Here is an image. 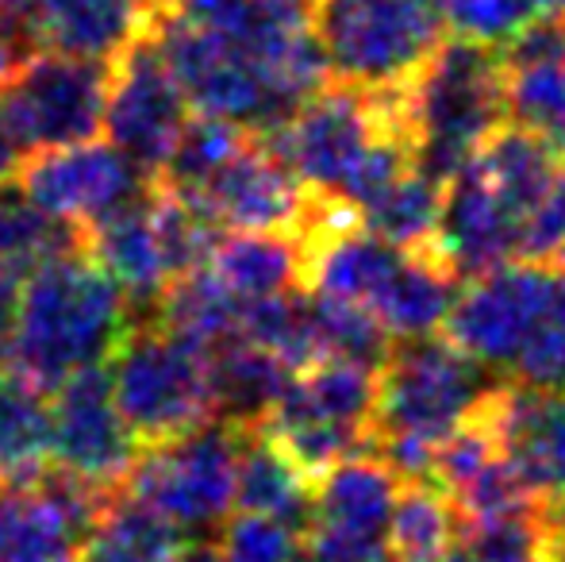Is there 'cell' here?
I'll list each match as a JSON object with an SVG mask.
<instances>
[{
	"label": "cell",
	"mask_w": 565,
	"mask_h": 562,
	"mask_svg": "<svg viewBox=\"0 0 565 562\" xmlns=\"http://www.w3.org/2000/svg\"><path fill=\"white\" fill-rule=\"evenodd\" d=\"M131 320L127 297L89 251H66L35 266L20 285L8 354L15 374L51 393L70 374L105 362Z\"/></svg>",
	"instance_id": "cell-1"
},
{
	"label": "cell",
	"mask_w": 565,
	"mask_h": 562,
	"mask_svg": "<svg viewBox=\"0 0 565 562\" xmlns=\"http://www.w3.org/2000/svg\"><path fill=\"white\" fill-rule=\"evenodd\" d=\"M401 108L412 166L447 185L508 116L500 46L443 43L401 89Z\"/></svg>",
	"instance_id": "cell-2"
},
{
	"label": "cell",
	"mask_w": 565,
	"mask_h": 562,
	"mask_svg": "<svg viewBox=\"0 0 565 562\" xmlns=\"http://www.w3.org/2000/svg\"><path fill=\"white\" fill-rule=\"evenodd\" d=\"M328 77L365 93L404 89L447 43L439 0H312Z\"/></svg>",
	"instance_id": "cell-3"
},
{
	"label": "cell",
	"mask_w": 565,
	"mask_h": 562,
	"mask_svg": "<svg viewBox=\"0 0 565 562\" xmlns=\"http://www.w3.org/2000/svg\"><path fill=\"white\" fill-rule=\"evenodd\" d=\"M105 367L113 401L139 447L178 439L216 421L209 354L158 328L150 316L127 324Z\"/></svg>",
	"instance_id": "cell-4"
},
{
	"label": "cell",
	"mask_w": 565,
	"mask_h": 562,
	"mask_svg": "<svg viewBox=\"0 0 565 562\" xmlns=\"http://www.w3.org/2000/svg\"><path fill=\"white\" fill-rule=\"evenodd\" d=\"M492 385L497 382H489V370L450 339H393L377 367L373 435L443 439L477 413Z\"/></svg>",
	"instance_id": "cell-5"
},
{
	"label": "cell",
	"mask_w": 565,
	"mask_h": 562,
	"mask_svg": "<svg viewBox=\"0 0 565 562\" xmlns=\"http://www.w3.org/2000/svg\"><path fill=\"white\" fill-rule=\"evenodd\" d=\"M243 427L209 421L178 439L139 447L124 489L181 532H212L235 505Z\"/></svg>",
	"instance_id": "cell-6"
},
{
	"label": "cell",
	"mask_w": 565,
	"mask_h": 562,
	"mask_svg": "<svg viewBox=\"0 0 565 562\" xmlns=\"http://www.w3.org/2000/svg\"><path fill=\"white\" fill-rule=\"evenodd\" d=\"M388 128H401L408 136L401 89L365 93L335 82L316 89L289 120L258 139L289 166V173L308 193L331 197L339 181L354 170L362 150Z\"/></svg>",
	"instance_id": "cell-7"
},
{
	"label": "cell",
	"mask_w": 565,
	"mask_h": 562,
	"mask_svg": "<svg viewBox=\"0 0 565 562\" xmlns=\"http://www.w3.org/2000/svg\"><path fill=\"white\" fill-rule=\"evenodd\" d=\"M108 62L31 51L0 85V113L23 150H54L100 136Z\"/></svg>",
	"instance_id": "cell-8"
},
{
	"label": "cell",
	"mask_w": 565,
	"mask_h": 562,
	"mask_svg": "<svg viewBox=\"0 0 565 562\" xmlns=\"http://www.w3.org/2000/svg\"><path fill=\"white\" fill-rule=\"evenodd\" d=\"M185 108V93L150 35L135 39L108 62L100 131H108V142L150 178L166 162L181 124L189 120Z\"/></svg>",
	"instance_id": "cell-9"
},
{
	"label": "cell",
	"mask_w": 565,
	"mask_h": 562,
	"mask_svg": "<svg viewBox=\"0 0 565 562\" xmlns=\"http://www.w3.org/2000/svg\"><path fill=\"white\" fill-rule=\"evenodd\" d=\"M139 443L124 424L108 367H85L51 390V466L97 489H119Z\"/></svg>",
	"instance_id": "cell-10"
},
{
	"label": "cell",
	"mask_w": 565,
	"mask_h": 562,
	"mask_svg": "<svg viewBox=\"0 0 565 562\" xmlns=\"http://www.w3.org/2000/svg\"><path fill=\"white\" fill-rule=\"evenodd\" d=\"M558 274L546 263H504L497 271L469 278L466 289H458L447 312V339L454 347L477 359L484 370H508L520 354L527 331L535 328L546 297L554 289Z\"/></svg>",
	"instance_id": "cell-11"
},
{
	"label": "cell",
	"mask_w": 565,
	"mask_h": 562,
	"mask_svg": "<svg viewBox=\"0 0 565 562\" xmlns=\"http://www.w3.org/2000/svg\"><path fill=\"white\" fill-rule=\"evenodd\" d=\"M23 197L58 220H70L85 232L124 209L127 201L147 193L150 173H142L113 142H70V147L35 150V158L20 166Z\"/></svg>",
	"instance_id": "cell-12"
},
{
	"label": "cell",
	"mask_w": 565,
	"mask_h": 562,
	"mask_svg": "<svg viewBox=\"0 0 565 562\" xmlns=\"http://www.w3.org/2000/svg\"><path fill=\"white\" fill-rule=\"evenodd\" d=\"M189 201L216 227L231 232H297L305 227L312 193L289 173L258 136H250L235 155L204 181Z\"/></svg>",
	"instance_id": "cell-13"
},
{
	"label": "cell",
	"mask_w": 565,
	"mask_h": 562,
	"mask_svg": "<svg viewBox=\"0 0 565 562\" xmlns=\"http://www.w3.org/2000/svg\"><path fill=\"white\" fill-rule=\"evenodd\" d=\"M500 458L539 501H565V390L492 385L477 405Z\"/></svg>",
	"instance_id": "cell-14"
},
{
	"label": "cell",
	"mask_w": 565,
	"mask_h": 562,
	"mask_svg": "<svg viewBox=\"0 0 565 562\" xmlns=\"http://www.w3.org/2000/svg\"><path fill=\"white\" fill-rule=\"evenodd\" d=\"M520 240H523V224L492 193L477 158H469L447 185H443L439 224H435V235L427 247L461 282V278H481V274L520 258Z\"/></svg>",
	"instance_id": "cell-15"
},
{
	"label": "cell",
	"mask_w": 565,
	"mask_h": 562,
	"mask_svg": "<svg viewBox=\"0 0 565 562\" xmlns=\"http://www.w3.org/2000/svg\"><path fill=\"white\" fill-rule=\"evenodd\" d=\"M166 0H46L28 23L35 51L113 62L124 46L150 35Z\"/></svg>",
	"instance_id": "cell-16"
},
{
	"label": "cell",
	"mask_w": 565,
	"mask_h": 562,
	"mask_svg": "<svg viewBox=\"0 0 565 562\" xmlns=\"http://www.w3.org/2000/svg\"><path fill=\"white\" fill-rule=\"evenodd\" d=\"M85 251L119 285L135 320H139V312L150 316L154 300L170 285V271H166L162 243H158V227H154L150 185L147 193L127 201L124 209L108 212L105 220L85 227Z\"/></svg>",
	"instance_id": "cell-17"
},
{
	"label": "cell",
	"mask_w": 565,
	"mask_h": 562,
	"mask_svg": "<svg viewBox=\"0 0 565 562\" xmlns=\"http://www.w3.org/2000/svg\"><path fill=\"white\" fill-rule=\"evenodd\" d=\"M396 494H401V478L373 450H358L316 478L312 520L365 536H385Z\"/></svg>",
	"instance_id": "cell-18"
},
{
	"label": "cell",
	"mask_w": 565,
	"mask_h": 562,
	"mask_svg": "<svg viewBox=\"0 0 565 562\" xmlns=\"http://www.w3.org/2000/svg\"><path fill=\"white\" fill-rule=\"evenodd\" d=\"M209 374L212 397H216V421H227L235 427H258L285 397L297 370L266 347L231 339V343L209 354Z\"/></svg>",
	"instance_id": "cell-19"
},
{
	"label": "cell",
	"mask_w": 565,
	"mask_h": 562,
	"mask_svg": "<svg viewBox=\"0 0 565 562\" xmlns=\"http://www.w3.org/2000/svg\"><path fill=\"white\" fill-rule=\"evenodd\" d=\"M204 271L235 297H274L305 289V247L297 232H231L216 235Z\"/></svg>",
	"instance_id": "cell-20"
},
{
	"label": "cell",
	"mask_w": 565,
	"mask_h": 562,
	"mask_svg": "<svg viewBox=\"0 0 565 562\" xmlns=\"http://www.w3.org/2000/svg\"><path fill=\"white\" fill-rule=\"evenodd\" d=\"M235 505L246 512H266L305 532L312 524V478L262 427H243Z\"/></svg>",
	"instance_id": "cell-21"
},
{
	"label": "cell",
	"mask_w": 565,
	"mask_h": 562,
	"mask_svg": "<svg viewBox=\"0 0 565 562\" xmlns=\"http://www.w3.org/2000/svg\"><path fill=\"white\" fill-rule=\"evenodd\" d=\"M473 158L481 166L484 181L492 185V193L504 201V209L520 224H527L535 204L543 201L546 189L554 185V178H558V170L565 166V155H558L543 136H535L531 128H520V124H512V128L500 124L477 147Z\"/></svg>",
	"instance_id": "cell-22"
},
{
	"label": "cell",
	"mask_w": 565,
	"mask_h": 562,
	"mask_svg": "<svg viewBox=\"0 0 565 562\" xmlns=\"http://www.w3.org/2000/svg\"><path fill=\"white\" fill-rule=\"evenodd\" d=\"M454 297H458V278L439 263L431 247H419L404 255L370 312L393 339L435 336L447 324Z\"/></svg>",
	"instance_id": "cell-23"
},
{
	"label": "cell",
	"mask_w": 565,
	"mask_h": 562,
	"mask_svg": "<svg viewBox=\"0 0 565 562\" xmlns=\"http://www.w3.org/2000/svg\"><path fill=\"white\" fill-rule=\"evenodd\" d=\"M178 548L181 528L119 486L85 528L74 562H173Z\"/></svg>",
	"instance_id": "cell-24"
},
{
	"label": "cell",
	"mask_w": 565,
	"mask_h": 562,
	"mask_svg": "<svg viewBox=\"0 0 565 562\" xmlns=\"http://www.w3.org/2000/svg\"><path fill=\"white\" fill-rule=\"evenodd\" d=\"M51 470V393L20 374H0V486Z\"/></svg>",
	"instance_id": "cell-25"
},
{
	"label": "cell",
	"mask_w": 565,
	"mask_h": 562,
	"mask_svg": "<svg viewBox=\"0 0 565 562\" xmlns=\"http://www.w3.org/2000/svg\"><path fill=\"white\" fill-rule=\"evenodd\" d=\"M458 536V512L435 481H401L393 517H388V551L396 562H443Z\"/></svg>",
	"instance_id": "cell-26"
},
{
	"label": "cell",
	"mask_w": 565,
	"mask_h": 562,
	"mask_svg": "<svg viewBox=\"0 0 565 562\" xmlns=\"http://www.w3.org/2000/svg\"><path fill=\"white\" fill-rule=\"evenodd\" d=\"M308 305V328H312V347H316V362L323 359H342V362H358V367H373L377 370L385 362L393 336L381 328V320L362 305H350L339 297H323L312 293L305 297Z\"/></svg>",
	"instance_id": "cell-27"
},
{
	"label": "cell",
	"mask_w": 565,
	"mask_h": 562,
	"mask_svg": "<svg viewBox=\"0 0 565 562\" xmlns=\"http://www.w3.org/2000/svg\"><path fill=\"white\" fill-rule=\"evenodd\" d=\"M443 185L412 166L388 193H381L370 209L358 216L365 232L381 235L385 243L401 251H419L431 243L435 224H439Z\"/></svg>",
	"instance_id": "cell-28"
},
{
	"label": "cell",
	"mask_w": 565,
	"mask_h": 562,
	"mask_svg": "<svg viewBox=\"0 0 565 562\" xmlns=\"http://www.w3.org/2000/svg\"><path fill=\"white\" fill-rule=\"evenodd\" d=\"M246 139H250L246 128H238V124H231V120H220V116L201 113L196 120L181 124L170 155H166V162L158 166V173L150 181L170 189V193H181V197L196 193V189H201Z\"/></svg>",
	"instance_id": "cell-29"
},
{
	"label": "cell",
	"mask_w": 565,
	"mask_h": 562,
	"mask_svg": "<svg viewBox=\"0 0 565 562\" xmlns=\"http://www.w3.org/2000/svg\"><path fill=\"white\" fill-rule=\"evenodd\" d=\"M543 505L461 524L443 562H543Z\"/></svg>",
	"instance_id": "cell-30"
},
{
	"label": "cell",
	"mask_w": 565,
	"mask_h": 562,
	"mask_svg": "<svg viewBox=\"0 0 565 562\" xmlns=\"http://www.w3.org/2000/svg\"><path fill=\"white\" fill-rule=\"evenodd\" d=\"M515 382L565 390V274L554 278V289L539 312L535 328L527 331L520 354L512 362Z\"/></svg>",
	"instance_id": "cell-31"
},
{
	"label": "cell",
	"mask_w": 565,
	"mask_h": 562,
	"mask_svg": "<svg viewBox=\"0 0 565 562\" xmlns=\"http://www.w3.org/2000/svg\"><path fill=\"white\" fill-rule=\"evenodd\" d=\"M220 551L227 562H297L300 532L266 512L238 509L220 524Z\"/></svg>",
	"instance_id": "cell-32"
},
{
	"label": "cell",
	"mask_w": 565,
	"mask_h": 562,
	"mask_svg": "<svg viewBox=\"0 0 565 562\" xmlns=\"http://www.w3.org/2000/svg\"><path fill=\"white\" fill-rule=\"evenodd\" d=\"M439 12L454 39L481 46H504L535 20L527 0H439Z\"/></svg>",
	"instance_id": "cell-33"
},
{
	"label": "cell",
	"mask_w": 565,
	"mask_h": 562,
	"mask_svg": "<svg viewBox=\"0 0 565 562\" xmlns=\"http://www.w3.org/2000/svg\"><path fill=\"white\" fill-rule=\"evenodd\" d=\"M565 235V166L554 178V185L546 189V197L535 204V212L523 224V240H520V258L531 263H546V258L558 251Z\"/></svg>",
	"instance_id": "cell-34"
},
{
	"label": "cell",
	"mask_w": 565,
	"mask_h": 562,
	"mask_svg": "<svg viewBox=\"0 0 565 562\" xmlns=\"http://www.w3.org/2000/svg\"><path fill=\"white\" fill-rule=\"evenodd\" d=\"M20 166H23V147L15 139V131L8 128L4 113H0V189H8L20 178Z\"/></svg>",
	"instance_id": "cell-35"
},
{
	"label": "cell",
	"mask_w": 565,
	"mask_h": 562,
	"mask_svg": "<svg viewBox=\"0 0 565 562\" xmlns=\"http://www.w3.org/2000/svg\"><path fill=\"white\" fill-rule=\"evenodd\" d=\"M43 4H46V0H0V23H8V28H15V31H23V35H28V23L35 20V12Z\"/></svg>",
	"instance_id": "cell-36"
},
{
	"label": "cell",
	"mask_w": 565,
	"mask_h": 562,
	"mask_svg": "<svg viewBox=\"0 0 565 562\" xmlns=\"http://www.w3.org/2000/svg\"><path fill=\"white\" fill-rule=\"evenodd\" d=\"M173 562H227L224 551L212 548V543H181Z\"/></svg>",
	"instance_id": "cell-37"
},
{
	"label": "cell",
	"mask_w": 565,
	"mask_h": 562,
	"mask_svg": "<svg viewBox=\"0 0 565 562\" xmlns=\"http://www.w3.org/2000/svg\"><path fill=\"white\" fill-rule=\"evenodd\" d=\"M531 15L535 20H554V15H565V0H527Z\"/></svg>",
	"instance_id": "cell-38"
},
{
	"label": "cell",
	"mask_w": 565,
	"mask_h": 562,
	"mask_svg": "<svg viewBox=\"0 0 565 562\" xmlns=\"http://www.w3.org/2000/svg\"><path fill=\"white\" fill-rule=\"evenodd\" d=\"M8 324H12V316L0 312V370H4V359H8Z\"/></svg>",
	"instance_id": "cell-39"
},
{
	"label": "cell",
	"mask_w": 565,
	"mask_h": 562,
	"mask_svg": "<svg viewBox=\"0 0 565 562\" xmlns=\"http://www.w3.org/2000/svg\"><path fill=\"white\" fill-rule=\"evenodd\" d=\"M551 258H554V263H558V271L565 274V235H562V243H558V251H554V255H551Z\"/></svg>",
	"instance_id": "cell-40"
},
{
	"label": "cell",
	"mask_w": 565,
	"mask_h": 562,
	"mask_svg": "<svg viewBox=\"0 0 565 562\" xmlns=\"http://www.w3.org/2000/svg\"><path fill=\"white\" fill-rule=\"evenodd\" d=\"M166 4H181V0H166Z\"/></svg>",
	"instance_id": "cell-41"
}]
</instances>
